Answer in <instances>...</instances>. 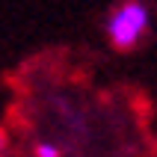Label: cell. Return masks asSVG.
I'll return each instance as SVG.
<instances>
[{
  "instance_id": "1",
  "label": "cell",
  "mask_w": 157,
  "mask_h": 157,
  "mask_svg": "<svg viewBox=\"0 0 157 157\" xmlns=\"http://www.w3.org/2000/svg\"><path fill=\"white\" fill-rule=\"evenodd\" d=\"M151 12L142 0H124L113 15L107 18V39L116 51H131L142 36L148 33Z\"/></svg>"
},
{
  "instance_id": "3",
  "label": "cell",
  "mask_w": 157,
  "mask_h": 157,
  "mask_svg": "<svg viewBox=\"0 0 157 157\" xmlns=\"http://www.w3.org/2000/svg\"><path fill=\"white\" fill-rule=\"evenodd\" d=\"M3 148H6V136H3V131H0V157H3Z\"/></svg>"
},
{
  "instance_id": "2",
  "label": "cell",
  "mask_w": 157,
  "mask_h": 157,
  "mask_svg": "<svg viewBox=\"0 0 157 157\" xmlns=\"http://www.w3.org/2000/svg\"><path fill=\"white\" fill-rule=\"evenodd\" d=\"M36 157H62V154H59V148L53 142H39L36 145Z\"/></svg>"
}]
</instances>
